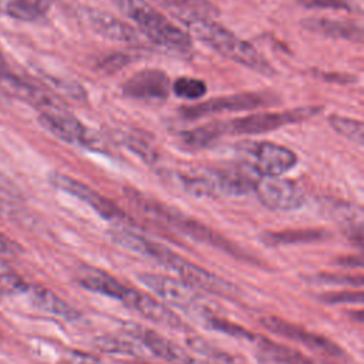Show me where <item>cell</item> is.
<instances>
[{"mask_svg": "<svg viewBox=\"0 0 364 364\" xmlns=\"http://www.w3.org/2000/svg\"><path fill=\"white\" fill-rule=\"evenodd\" d=\"M185 24L195 38L223 57L264 75L274 73L269 61L252 44L212 20V17L188 18Z\"/></svg>", "mask_w": 364, "mask_h": 364, "instance_id": "1", "label": "cell"}, {"mask_svg": "<svg viewBox=\"0 0 364 364\" xmlns=\"http://www.w3.org/2000/svg\"><path fill=\"white\" fill-rule=\"evenodd\" d=\"M112 3L124 16L136 23L141 31L158 46L179 51L191 47L189 33L169 21L146 0H112Z\"/></svg>", "mask_w": 364, "mask_h": 364, "instance_id": "2", "label": "cell"}, {"mask_svg": "<svg viewBox=\"0 0 364 364\" xmlns=\"http://www.w3.org/2000/svg\"><path fill=\"white\" fill-rule=\"evenodd\" d=\"M154 260H156L166 269L176 272L178 277L196 291H206L226 299H232L239 293L237 287L232 282L215 274L213 272L199 264L189 262L188 259L179 256L164 245L158 246Z\"/></svg>", "mask_w": 364, "mask_h": 364, "instance_id": "3", "label": "cell"}, {"mask_svg": "<svg viewBox=\"0 0 364 364\" xmlns=\"http://www.w3.org/2000/svg\"><path fill=\"white\" fill-rule=\"evenodd\" d=\"M40 124L57 138L81 146L94 148L97 138L75 115L67 111L57 100L38 108Z\"/></svg>", "mask_w": 364, "mask_h": 364, "instance_id": "4", "label": "cell"}, {"mask_svg": "<svg viewBox=\"0 0 364 364\" xmlns=\"http://www.w3.org/2000/svg\"><path fill=\"white\" fill-rule=\"evenodd\" d=\"M320 111L318 107H301L287 111H266L236 118L226 122V134H263L289 124L309 119Z\"/></svg>", "mask_w": 364, "mask_h": 364, "instance_id": "5", "label": "cell"}, {"mask_svg": "<svg viewBox=\"0 0 364 364\" xmlns=\"http://www.w3.org/2000/svg\"><path fill=\"white\" fill-rule=\"evenodd\" d=\"M138 280L172 307H178L186 311L200 309L199 291L192 289L179 277L158 273H141L138 274Z\"/></svg>", "mask_w": 364, "mask_h": 364, "instance_id": "6", "label": "cell"}, {"mask_svg": "<svg viewBox=\"0 0 364 364\" xmlns=\"http://www.w3.org/2000/svg\"><path fill=\"white\" fill-rule=\"evenodd\" d=\"M253 191L259 200L272 210H296L304 203L303 191L287 178L259 176Z\"/></svg>", "mask_w": 364, "mask_h": 364, "instance_id": "7", "label": "cell"}, {"mask_svg": "<svg viewBox=\"0 0 364 364\" xmlns=\"http://www.w3.org/2000/svg\"><path fill=\"white\" fill-rule=\"evenodd\" d=\"M124 331L128 337L144 344L159 358L168 361L169 364H210L205 360H199L186 353L179 344L173 343L164 334L146 328L141 324L128 323L124 326Z\"/></svg>", "mask_w": 364, "mask_h": 364, "instance_id": "8", "label": "cell"}, {"mask_svg": "<svg viewBox=\"0 0 364 364\" xmlns=\"http://www.w3.org/2000/svg\"><path fill=\"white\" fill-rule=\"evenodd\" d=\"M125 97L146 104L164 102L171 92V81L165 71L145 68L132 74L122 85Z\"/></svg>", "mask_w": 364, "mask_h": 364, "instance_id": "9", "label": "cell"}, {"mask_svg": "<svg viewBox=\"0 0 364 364\" xmlns=\"http://www.w3.org/2000/svg\"><path fill=\"white\" fill-rule=\"evenodd\" d=\"M266 104V98L259 92H240L233 95H222L210 100H205L192 105H183L179 108V114L185 119H198L215 114L233 112L256 108Z\"/></svg>", "mask_w": 364, "mask_h": 364, "instance_id": "10", "label": "cell"}, {"mask_svg": "<svg viewBox=\"0 0 364 364\" xmlns=\"http://www.w3.org/2000/svg\"><path fill=\"white\" fill-rule=\"evenodd\" d=\"M262 326L269 330L270 333L296 341L299 344H303L304 347H309L310 350L314 351H320L323 354H328V355H341L343 350L334 344L331 340L316 334L313 331H309L306 328H303L299 324H294L291 321H287L282 317L277 316H266L260 318Z\"/></svg>", "mask_w": 364, "mask_h": 364, "instance_id": "11", "label": "cell"}, {"mask_svg": "<svg viewBox=\"0 0 364 364\" xmlns=\"http://www.w3.org/2000/svg\"><path fill=\"white\" fill-rule=\"evenodd\" d=\"M50 181L55 188H58V189L78 198L80 200L85 202L87 205H90L102 218L109 219V220H121V222L128 220V216L115 203L108 200L105 196L100 195L97 191H94L88 185H85L71 176L63 175V173H53Z\"/></svg>", "mask_w": 364, "mask_h": 364, "instance_id": "12", "label": "cell"}, {"mask_svg": "<svg viewBox=\"0 0 364 364\" xmlns=\"http://www.w3.org/2000/svg\"><path fill=\"white\" fill-rule=\"evenodd\" d=\"M121 303H124L128 309L135 310L136 313L156 324L176 330L183 327L181 317L172 309H169L162 301L138 289L127 287L121 299Z\"/></svg>", "mask_w": 364, "mask_h": 364, "instance_id": "13", "label": "cell"}, {"mask_svg": "<svg viewBox=\"0 0 364 364\" xmlns=\"http://www.w3.org/2000/svg\"><path fill=\"white\" fill-rule=\"evenodd\" d=\"M255 169L262 176H280L297 164L296 154L279 144L262 142L256 146Z\"/></svg>", "mask_w": 364, "mask_h": 364, "instance_id": "14", "label": "cell"}, {"mask_svg": "<svg viewBox=\"0 0 364 364\" xmlns=\"http://www.w3.org/2000/svg\"><path fill=\"white\" fill-rule=\"evenodd\" d=\"M87 18L92 30L105 38L121 43H136L139 40V36L132 26L104 10L91 9L87 11Z\"/></svg>", "mask_w": 364, "mask_h": 364, "instance_id": "15", "label": "cell"}, {"mask_svg": "<svg viewBox=\"0 0 364 364\" xmlns=\"http://www.w3.org/2000/svg\"><path fill=\"white\" fill-rule=\"evenodd\" d=\"M77 282L81 287L90 291L108 296L119 301L128 287L109 273L92 266H81L77 272Z\"/></svg>", "mask_w": 364, "mask_h": 364, "instance_id": "16", "label": "cell"}, {"mask_svg": "<svg viewBox=\"0 0 364 364\" xmlns=\"http://www.w3.org/2000/svg\"><path fill=\"white\" fill-rule=\"evenodd\" d=\"M24 294L30 299V301L41 311L64 318V320H77L80 313L64 299L57 296L53 290L40 286V284H30L27 286Z\"/></svg>", "mask_w": 364, "mask_h": 364, "instance_id": "17", "label": "cell"}, {"mask_svg": "<svg viewBox=\"0 0 364 364\" xmlns=\"http://www.w3.org/2000/svg\"><path fill=\"white\" fill-rule=\"evenodd\" d=\"M306 30L316 34H321L333 38H343L355 43H361L363 30L361 26L350 21L331 20V18H307L303 21Z\"/></svg>", "mask_w": 364, "mask_h": 364, "instance_id": "18", "label": "cell"}, {"mask_svg": "<svg viewBox=\"0 0 364 364\" xmlns=\"http://www.w3.org/2000/svg\"><path fill=\"white\" fill-rule=\"evenodd\" d=\"M51 6V0H0V13L23 21L43 17Z\"/></svg>", "mask_w": 364, "mask_h": 364, "instance_id": "19", "label": "cell"}, {"mask_svg": "<svg viewBox=\"0 0 364 364\" xmlns=\"http://www.w3.org/2000/svg\"><path fill=\"white\" fill-rule=\"evenodd\" d=\"M259 353L266 361L277 364H314L313 360L284 344L274 343L264 337H256Z\"/></svg>", "mask_w": 364, "mask_h": 364, "instance_id": "20", "label": "cell"}, {"mask_svg": "<svg viewBox=\"0 0 364 364\" xmlns=\"http://www.w3.org/2000/svg\"><path fill=\"white\" fill-rule=\"evenodd\" d=\"M331 215L351 240H355L357 243L363 242L361 208L348 202H338L333 206Z\"/></svg>", "mask_w": 364, "mask_h": 364, "instance_id": "21", "label": "cell"}, {"mask_svg": "<svg viewBox=\"0 0 364 364\" xmlns=\"http://www.w3.org/2000/svg\"><path fill=\"white\" fill-rule=\"evenodd\" d=\"M226 134V122H209L181 134V142L189 149H202L212 145L218 138Z\"/></svg>", "mask_w": 364, "mask_h": 364, "instance_id": "22", "label": "cell"}, {"mask_svg": "<svg viewBox=\"0 0 364 364\" xmlns=\"http://www.w3.org/2000/svg\"><path fill=\"white\" fill-rule=\"evenodd\" d=\"M328 233L323 229H286L279 232H266L263 235V242L270 246L282 245H294V243H307L316 242L327 237Z\"/></svg>", "mask_w": 364, "mask_h": 364, "instance_id": "23", "label": "cell"}, {"mask_svg": "<svg viewBox=\"0 0 364 364\" xmlns=\"http://www.w3.org/2000/svg\"><path fill=\"white\" fill-rule=\"evenodd\" d=\"M179 14L183 21L195 17H210L216 13L209 0H156Z\"/></svg>", "mask_w": 364, "mask_h": 364, "instance_id": "24", "label": "cell"}, {"mask_svg": "<svg viewBox=\"0 0 364 364\" xmlns=\"http://www.w3.org/2000/svg\"><path fill=\"white\" fill-rule=\"evenodd\" d=\"M94 344L98 350L108 354H124V355H141L142 348L135 343L134 338L119 337L112 334L100 336L94 340Z\"/></svg>", "mask_w": 364, "mask_h": 364, "instance_id": "25", "label": "cell"}, {"mask_svg": "<svg viewBox=\"0 0 364 364\" xmlns=\"http://www.w3.org/2000/svg\"><path fill=\"white\" fill-rule=\"evenodd\" d=\"M186 346L195 351L196 354L202 355L203 360L206 358L208 363H215V364H232V358L228 353L216 348L215 346L209 344L206 340L200 338V337H188L186 338Z\"/></svg>", "mask_w": 364, "mask_h": 364, "instance_id": "26", "label": "cell"}, {"mask_svg": "<svg viewBox=\"0 0 364 364\" xmlns=\"http://www.w3.org/2000/svg\"><path fill=\"white\" fill-rule=\"evenodd\" d=\"M330 125L343 136L348 138L355 144H363V132L364 127L360 119L343 117V115H331L328 118Z\"/></svg>", "mask_w": 364, "mask_h": 364, "instance_id": "27", "label": "cell"}, {"mask_svg": "<svg viewBox=\"0 0 364 364\" xmlns=\"http://www.w3.org/2000/svg\"><path fill=\"white\" fill-rule=\"evenodd\" d=\"M171 88L175 95L185 100H199L206 94V84L195 77H179Z\"/></svg>", "mask_w": 364, "mask_h": 364, "instance_id": "28", "label": "cell"}, {"mask_svg": "<svg viewBox=\"0 0 364 364\" xmlns=\"http://www.w3.org/2000/svg\"><path fill=\"white\" fill-rule=\"evenodd\" d=\"M205 321L208 324V327L216 330V331H220V333H225L228 336H232V337H236V338H247V340H255L256 336L252 334L249 330H246L245 327L239 326V324H235L226 318H222V317H216V316H212V314H205Z\"/></svg>", "mask_w": 364, "mask_h": 364, "instance_id": "29", "label": "cell"}, {"mask_svg": "<svg viewBox=\"0 0 364 364\" xmlns=\"http://www.w3.org/2000/svg\"><path fill=\"white\" fill-rule=\"evenodd\" d=\"M297 3L306 9H327L344 11L354 10L351 3L347 0H297Z\"/></svg>", "mask_w": 364, "mask_h": 364, "instance_id": "30", "label": "cell"}, {"mask_svg": "<svg viewBox=\"0 0 364 364\" xmlns=\"http://www.w3.org/2000/svg\"><path fill=\"white\" fill-rule=\"evenodd\" d=\"M323 301L338 304V303H361L363 293L361 291H333L321 296Z\"/></svg>", "mask_w": 364, "mask_h": 364, "instance_id": "31", "label": "cell"}, {"mask_svg": "<svg viewBox=\"0 0 364 364\" xmlns=\"http://www.w3.org/2000/svg\"><path fill=\"white\" fill-rule=\"evenodd\" d=\"M23 252L21 246L0 232V257H16Z\"/></svg>", "mask_w": 364, "mask_h": 364, "instance_id": "32", "label": "cell"}, {"mask_svg": "<svg viewBox=\"0 0 364 364\" xmlns=\"http://www.w3.org/2000/svg\"><path fill=\"white\" fill-rule=\"evenodd\" d=\"M68 360L71 364H104L97 355L85 351H78V350L70 351Z\"/></svg>", "mask_w": 364, "mask_h": 364, "instance_id": "33", "label": "cell"}, {"mask_svg": "<svg viewBox=\"0 0 364 364\" xmlns=\"http://www.w3.org/2000/svg\"><path fill=\"white\" fill-rule=\"evenodd\" d=\"M119 364H152V363H146L142 360H127V361H121Z\"/></svg>", "mask_w": 364, "mask_h": 364, "instance_id": "34", "label": "cell"}, {"mask_svg": "<svg viewBox=\"0 0 364 364\" xmlns=\"http://www.w3.org/2000/svg\"><path fill=\"white\" fill-rule=\"evenodd\" d=\"M6 74V63H4V58L3 55L0 54V77Z\"/></svg>", "mask_w": 364, "mask_h": 364, "instance_id": "35", "label": "cell"}, {"mask_svg": "<svg viewBox=\"0 0 364 364\" xmlns=\"http://www.w3.org/2000/svg\"><path fill=\"white\" fill-rule=\"evenodd\" d=\"M1 299H3V296H1V294H0V301H1Z\"/></svg>", "mask_w": 364, "mask_h": 364, "instance_id": "36", "label": "cell"}]
</instances>
